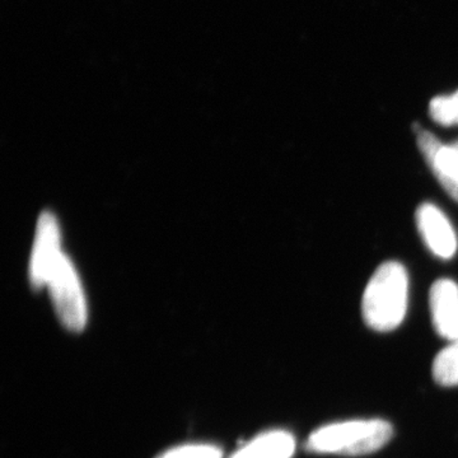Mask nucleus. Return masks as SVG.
<instances>
[{
  "label": "nucleus",
  "instance_id": "obj_10",
  "mask_svg": "<svg viewBox=\"0 0 458 458\" xmlns=\"http://www.w3.org/2000/svg\"><path fill=\"white\" fill-rule=\"evenodd\" d=\"M429 114L439 125H458V90L451 96H438L429 105Z\"/></svg>",
  "mask_w": 458,
  "mask_h": 458
},
{
  "label": "nucleus",
  "instance_id": "obj_9",
  "mask_svg": "<svg viewBox=\"0 0 458 458\" xmlns=\"http://www.w3.org/2000/svg\"><path fill=\"white\" fill-rule=\"evenodd\" d=\"M432 372L437 384L445 387L458 386V339L437 354Z\"/></svg>",
  "mask_w": 458,
  "mask_h": 458
},
{
  "label": "nucleus",
  "instance_id": "obj_3",
  "mask_svg": "<svg viewBox=\"0 0 458 458\" xmlns=\"http://www.w3.org/2000/svg\"><path fill=\"white\" fill-rule=\"evenodd\" d=\"M47 285L60 322L74 333L82 331L89 318L86 297L73 262L64 254L57 260Z\"/></svg>",
  "mask_w": 458,
  "mask_h": 458
},
{
  "label": "nucleus",
  "instance_id": "obj_2",
  "mask_svg": "<svg viewBox=\"0 0 458 458\" xmlns=\"http://www.w3.org/2000/svg\"><path fill=\"white\" fill-rule=\"evenodd\" d=\"M393 434V426L382 419L339 421L313 430L304 447L318 454L364 456L381 450Z\"/></svg>",
  "mask_w": 458,
  "mask_h": 458
},
{
  "label": "nucleus",
  "instance_id": "obj_8",
  "mask_svg": "<svg viewBox=\"0 0 458 458\" xmlns=\"http://www.w3.org/2000/svg\"><path fill=\"white\" fill-rule=\"evenodd\" d=\"M294 452L293 434L274 429L254 437L229 458H292Z\"/></svg>",
  "mask_w": 458,
  "mask_h": 458
},
{
  "label": "nucleus",
  "instance_id": "obj_7",
  "mask_svg": "<svg viewBox=\"0 0 458 458\" xmlns=\"http://www.w3.org/2000/svg\"><path fill=\"white\" fill-rule=\"evenodd\" d=\"M433 327L445 339H458V285L451 279H439L430 288Z\"/></svg>",
  "mask_w": 458,
  "mask_h": 458
},
{
  "label": "nucleus",
  "instance_id": "obj_5",
  "mask_svg": "<svg viewBox=\"0 0 458 458\" xmlns=\"http://www.w3.org/2000/svg\"><path fill=\"white\" fill-rule=\"evenodd\" d=\"M418 146L434 176L443 189L458 203V152L454 146H445L432 132L419 131Z\"/></svg>",
  "mask_w": 458,
  "mask_h": 458
},
{
  "label": "nucleus",
  "instance_id": "obj_4",
  "mask_svg": "<svg viewBox=\"0 0 458 458\" xmlns=\"http://www.w3.org/2000/svg\"><path fill=\"white\" fill-rule=\"evenodd\" d=\"M63 252L60 251V229L53 213H42L36 227L31 261H30V282L33 288L47 285L51 273Z\"/></svg>",
  "mask_w": 458,
  "mask_h": 458
},
{
  "label": "nucleus",
  "instance_id": "obj_11",
  "mask_svg": "<svg viewBox=\"0 0 458 458\" xmlns=\"http://www.w3.org/2000/svg\"><path fill=\"white\" fill-rule=\"evenodd\" d=\"M157 458H223V452L208 443H190L171 448Z\"/></svg>",
  "mask_w": 458,
  "mask_h": 458
},
{
  "label": "nucleus",
  "instance_id": "obj_12",
  "mask_svg": "<svg viewBox=\"0 0 458 458\" xmlns=\"http://www.w3.org/2000/svg\"><path fill=\"white\" fill-rule=\"evenodd\" d=\"M452 146H454V148H456L457 152H458V140H457V141H454V144H452Z\"/></svg>",
  "mask_w": 458,
  "mask_h": 458
},
{
  "label": "nucleus",
  "instance_id": "obj_1",
  "mask_svg": "<svg viewBox=\"0 0 458 458\" xmlns=\"http://www.w3.org/2000/svg\"><path fill=\"white\" fill-rule=\"evenodd\" d=\"M409 276L403 264L387 261L373 274L361 300L364 321L378 333L403 324L408 311Z\"/></svg>",
  "mask_w": 458,
  "mask_h": 458
},
{
  "label": "nucleus",
  "instance_id": "obj_6",
  "mask_svg": "<svg viewBox=\"0 0 458 458\" xmlns=\"http://www.w3.org/2000/svg\"><path fill=\"white\" fill-rule=\"evenodd\" d=\"M417 225L430 251L443 260L454 258L457 251V236L451 222L439 208L421 204L417 210Z\"/></svg>",
  "mask_w": 458,
  "mask_h": 458
}]
</instances>
